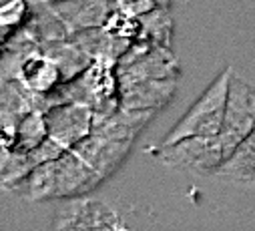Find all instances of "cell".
<instances>
[{
  "label": "cell",
  "mask_w": 255,
  "mask_h": 231,
  "mask_svg": "<svg viewBox=\"0 0 255 231\" xmlns=\"http://www.w3.org/2000/svg\"><path fill=\"white\" fill-rule=\"evenodd\" d=\"M233 73L225 69L217 75V79L203 91V95L189 107V111L181 117V121L169 131L163 145H173L183 139H213L221 135L225 109L229 101Z\"/></svg>",
  "instance_id": "obj_1"
},
{
  "label": "cell",
  "mask_w": 255,
  "mask_h": 231,
  "mask_svg": "<svg viewBox=\"0 0 255 231\" xmlns=\"http://www.w3.org/2000/svg\"><path fill=\"white\" fill-rule=\"evenodd\" d=\"M46 99L50 109L56 105H67V103L89 107L95 113V119H105L121 109L117 73L115 69L99 63H93L75 81L62 83L56 91L46 95Z\"/></svg>",
  "instance_id": "obj_2"
},
{
  "label": "cell",
  "mask_w": 255,
  "mask_h": 231,
  "mask_svg": "<svg viewBox=\"0 0 255 231\" xmlns=\"http://www.w3.org/2000/svg\"><path fill=\"white\" fill-rule=\"evenodd\" d=\"M177 71L179 63L171 48L149 46L143 42H133L115 69L119 89L145 81H177Z\"/></svg>",
  "instance_id": "obj_3"
},
{
  "label": "cell",
  "mask_w": 255,
  "mask_h": 231,
  "mask_svg": "<svg viewBox=\"0 0 255 231\" xmlns=\"http://www.w3.org/2000/svg\"><path fill=\"white\" fill-rule=\"evenodd\" d=\"M159 157L163 165L177 171L195 173V175H217V171L227 161L219 137L213 139L195 137V139H183L173 145H163Z\"/></svg>",
  "instance_id": "obj_4"
},
{
  "label": "cell",
  "mask_w": 255,
  "mask_h": 231,
  "mask_svg": "<svg viewBox=\"0 0 255 231\" xmlns=\"http://www.w3.org/2000/svg\"><path fill=\"white\" fill-rule=\"evenodd\" d=\"M255 131V89L233 77L219 141L229 159L235 149Z\"/></svg>",
  "instance_id": "obj_5"
},
{
  "label": "cell",
  "mask_w": 255,
  "mask_h": 231,
  "mask_svg": "<svg viewBox=\"0 0 255 231\" xmlns=\"http://www.w3.org/2000/svg\"><path fill=\"white\" fill-rule=\"evenodd\" d=\"M48 139H52L60 149L73 151L79 143L93 135L95 113L89 107L67 103L56 105L44 113Z\"/></svg>",
  "instance_id": "obj_6"
},
{
  "label": "cell",
  "mask_w": 255,
  "mask_h": 231,
  "mask_svg": "<svg viewBox=\"0 0 255 231\" xmlns=\"http://www.w3.org/2000/svg\"><path fill=\"white\" fill-rule=\"evenodd\" d=\"M56 18L65 24V28L73 34L107 26L111 16L115 14L113 0H62L56 4H48Z\"/></svg>",
  "instance_id": "obj_7"
},
{
  "label": "cell",
  "mask_w": 255,
  "mask_h": 231,
  "mask_svg": "<svg viewBox=\"0 0 255 231\" xmlns=\"http://www.w3.org/2000/svg\"><path fill=\"white\" fill-rule=\"evenodd\" d=\"M133 143H125V141H111V139H103L97 135L87 137L83 143H79L73 153L85 161L97 175L105 181L107 177H111L113 173L119 169V165L125 161V157L129 155Z\"/></svg>",
  "instance_id": "obj_8"
},
{
  "label": "cell",
  "mask_w": 255,
  "mask_h": 231,
  "mask_svg": "<svg viewBox=\"0 0 255 231\" xmlns=\"http://www.w3.org/2000/svg\"><path fill=\"white\" fill-rule=\"evenodd\" d=\"M71 40L89 56L93 63L117 69L119 61L125 56V52L133 46L131 40L121 38L115 32H111L107 26L83 30L71 36Z\"/></svg>",
  "instance_id": "obj_9"
},
{
  "label": "cell",
  "mask_w": 255,
  "mask_h": 231,
  "mask_svg": "<svg viewBox=\"0 0 255 231\" xmlns=\"http://www.w3.org/2000/svg\"><path fill=\"white\" fill-rule=\"evenodd\" d=\"M103 179L97 173L81 161L73 151H67L56 161V191L54 199H71L85 195L99 187Z\"/></svg>",
  "instance_id": "obj_10"
},
{
  "label": "cell",
  "mask_w": 255,
  "mask_h": 231,
  "mask_svg": "<svg viewBox=\"0 0 255 231\" xmlns=\"http://www.w3.org/2000/svg\"><path fill=\"white\" fill-rule=\"evenodd\" d=\"M121 229L115 213L103 205L81 203L71 205L58 213L54 231H117Z\"/></svg>",
  "instance_id": "obj_11"
},
{
  "label": "cell",
  "mask_w": 255,
  "mask_h": 231,
  "mask_svg": "<svg viewBox=\"0 0 255 231\" xmlns=\"http://www.w3.org/2000/svg\"><path fill=\"white\" fill-rule=\"evenodd\" d=\"M155 111H131V109H119L105 119H95L93 135L111 139V141H125L133 143L135 137L147 127L153 119Z\"/></svg>",
  "instance_id": "obj_12"
},
{
  "label": "cell",
  "mask_w": 255,
  "mask_h": 231,
  "mask_svg": "<svg viewBox=\"0 0 255 231\" xmlns=\"http://www.w3.org/2000/svg\"><path fill=\"white\" fill-rule=\"evenodd\" d=\"M177 81H145L119 89L121 107L131 111H157L167 105L175 93Z\"/></svg>",
  "instance_id": "obj_13"
},
{
  "label": "cell",
  "mask_w": 255,
  "mask_h": 231,
  "mask_svg": "<svg viewBox=\"0 0 255 231\" xmlns=\"http://www.w3.org/2000/svg\"><path fill=\"white\" fill-rule=\"evenodd\" d=\"M215 177L233 185L255 187V131L235 149Z\"/></svg>",
  "instance_id": "obj_14"
},
{
  "label": "cell",
  "mask_w": 255,
  "mask_h": 231,
  "mask_svg": "<svg viewBox=\"0 0 255 231\" xmlns=\"http://www.w3.org/2000/svg\"><path fill=\"white\" fill-rule=\"evenodd\" d=\"M42 54L56 65V69L60 71L62 83L75 81L79 75H83L93 65V61L71 38L56 40V42H50V44L42 46Z\"/></svg>",
  "instance_id": "obj_15"
},
{
  "label": "cell",
  "mask_w": 255,
  "mask_h": 231,
  "mask_svg": "<svg viewBox=\"0 0 255 231\" xmlns=\"http://www.w3.org/2000/svg\"><path fill=\"white\" fill-rule=\"evenodd\" d=\"M18 81L36 95H50L52 91H56L62 85L60 71L42 52L30 56V59L24 63Z\"/></svg>",
  "instance_id": "obj_16"
},
{
  "label": "cell",
  "mask_w": 255,
  "mask_h": 231,
  "mask_svg": "<svg viewBox=\"0 0 255 231\" xmlns=\"http://www.w3.org/2000/svg\"><path fill=\"white\" fill-rule=\"evenodd\" d=\"M12 191L18 195L30 199V201H44V199H54L56 191V161L44 163L36 167L30 175L18 183Z\"/></svg>",
  "instance_id": "obj_17"
},
{
  "label": "cell",
  "mask_w": 255,
  "mask_h": 231,
  "mask_svg": "<svg viewBox=\"0 0 255 231\" xmlns=\"http://www.w3.org/2000/svg\"><path fill=\"white\" fill-rule=\"evenodd\" d=\"M171 34H173V18L169 8L155 10L139 18V36L135 42L171 48Z\"/></svg>",
  "instance_id": "obj_18"
},
{
  "label": "cell",
  "mask_w": 255,
  "mask_h": 231,
  "mask_svg": "<svg viewBox=\"0 0 255 231\" xmlns=\"http://www.w3.org/2000/svg\"><path fill=\"white\" fill-rule=\"evenodd\" d=\"M48 139V129H46V119L44 113L34 111L20 121L18 131H16V141L12 145V151L18 153H30L38 149L44 141Z\"/></svg>",
  "instance_id": "obj_19"
},
{
  "label": "cell",
  "mask_w": 255,
  "mask_h": 231,
  "mask_svg": "<svg viewBox=\"0 0 255 231\" xmlns=\"http://www.w3.org/2000/svg\"><path fill=\"white\" fill-rule=\"evenodd\" d=\"M36 167H40V165L34 161L32 153H18L12 149H4V153H2V185H4V189H14Z\"/></svg>",
  "instance_id": "obj_20"
},
{
  "label": "cell",
  "mask_w": 255,
  "mask_h": 231,
  "mask_svg": "<svg viewBox=\"0 0 255 231\" xmlns=\"http://www.w3.org/2000/svg\"><path fill=\"white\" fill-rule=\"evenodd\" d=\"M113 2H115V12L129 18H141L155 10L169 8L171 0H113Z\"/></svg>",
  "instance_id": "obj_21"
},
{
  "label": "cell",
  "mask_w": 255,
  "mask_h": 231,
  "mask_svg": "<svg viewBox=\"0 0 255 231\" xmlns=\"http://www.w3.org/2000/svg\"><path fill=\"white\" fill-rule=\"evenodd\" d=\"M28 10H30V6H28L26 0H2V8H0V14H2L4 28L22 24L24 18L28 16Z\"/></svg>",
  "instance_id": "obj_22"
},
{
  "label": "cell",
  "mask_w": 255,
  "mask_h": 231,
  "mask_svg": "<svg viewBox=\"0 0 255 231\" xmlns=\"http://www.w3.org/2000/svg\"><path fill=\"white\" fill-rule=\"evenodd\" d=\"M28 6L32 4H56V2H62V0H26Z\"/></svg>",
  "instance_id": "obj_23"
},
{
  "label": "cell",
  "mask_w": 255,
  "mask_h": 231,
  "mask_svg": "<svg viewBox=\"0 0 255 231\" xmlns=\"http://www.w3.org/2000/svg\"><path fill=\"white\" fill-rule=\"evenodd\" d=\"M117 231H125V229H117Z\"/></svg>",
  "instance_id": "obj_24"
}]
</instances>
